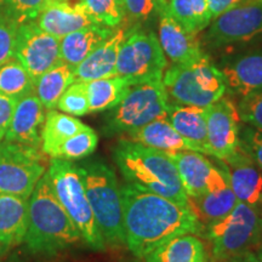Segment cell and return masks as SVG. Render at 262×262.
<instances>
[{
	"mask_svg": "<svg viewBox=\"0 0 262 262\" xmlns=\"http://www.w3.org/2000/svg\"><path fill=\"white\" fill-rule=\"evenodd\" d=\"M124 245L137 257H145L170 239L199 235L203 225L188 204L165 198L126 183L120 187Z\"/></svg>",
	"mask_w": 262,
	"mask_h": 262,
	"instance_id": "cell-1",
	"label": "cell"
},
{
	"mask_svg": "<svg viewBox=\"0 0 262 262\" xmlns=\"http://www.w3.org/2000/svg\"><path fill=\"white\" fill-rule=\"evenodd\" d=\"M83 241L79 229L57 201L48 173L28 198V225L24 243L33 254L54 255Z\"/></svg>",
	"mask_w": 262,
	"mask_h": 262,
	"instance_id": "cell-2",
	"label": "cell"
},
{
	"mask_svg": "<svg viewBox=\"0 0 262 262\" xmlns=\"http://www.w3.org/2000/svg\"><path fill=\"white\" fill-rule=\"evenodd\" d=\"M113 158L127 183L188 204L178 169L166 152L123 137L114 146Z\"/></svg>",
	"mask_w": 262,
	"mask_h": 262,
	"instance_id": "cell-3",
	"label": "cell"
},
{
	"mask_svg": "<svg viewBox=\"0 0 262 262\" xmlns=\"http://www.w3.org/2000/svg\"><path fill=\"white\" fill-rule=\"evenodd\" d=\"M77 166L104 244H124L122 192L116 172L101 160H86Z\"/></svg>",
	"mask_w": 262,
	"mask_h": 262,
	"instance_id": "cell-4",
	"label": "cell"
},
{
	"mask_svg": "<svg viewBox=\"0 0 262 262\" xmlns=\"http://www.w3.org/2000/svg\"><path fill=\"white\" fill-rule=\"evenodd\" d=\"M162 81L173 103L186 106L209 107L227 91L224 74L206 54L191 62L166 67Z\"/></svg>",
	"mask_w": 262,
	"mask_h": 262,
	"instance_id": "cell-5",
	"label": "cell"
},
{
	"mask_svg": "<svg viewBox=\"0 0 262 262\" xmlns=\"http://www.w3.org/2000/svg\"><path fill=\"white\" fill-rule=\"evenodd\" d=\"M47 173L57 201L79 229L83 241L95 250H103L106 244L91 210L78 166L70 160L50 159Z\"/></svg>",
	"mask_w": 262,
	"mask_h": 262,
	"instance_id": "cell-6",
	"label": "cell"
},
{
	"mask_svg": "<svg viewBox=\"0 0 262 262\" xmlns=\"http://www.w3.org/2000/svg\"><path fill=\"white\" fill-rule=\"evenodd\" d=\"M169 97L162 79L131 85L123 100L110 110L106 117L104 135H126L153 120L165 118Z\"/></svg>",
	"mask_w": 262,
	"mask_h": 262,
	"instance_id": "cell-7",
	"label": "cell"
},
{
	"mask_svg": "<svg viewBox=\"0 0 262 262\" xmlns=\"http://www.w3.org/2000/svg\"><path fill=\"white\" fill-rule=\"evenodd\" d=\"M211 244L212 262L237 258L261 245V226L257 208L238 202L235 208L206 227Z\"/></svg>",
	"mask_w": 262,
	"mask_h": 262,
	"instance_id": "cell-8",
	"label": "cell"
},
{
	"mask_svg": "<svg viewBox=\"0 0 262 262\" xmlns=\"http://www.w3.org/2000/svg\"><path fill=\"white\" fill-rule=\"evenodd\" d=\"M49 163L41 149L0 141V193L28 199Z\"/></svg>",
	"mask_w": 262,
	"mask_h": 262,
	"instance_id": "cell-9",
	"label": "cell"
},
{
	"mask_svg": "<svg viewBox=\"0 0 262 262\" xmlns=\"http://www.w3.org/2000/svg\"><path fill=\"white\" fill-rule=\"evenodd\" d=\"M168 61L153 32L136 29L125 35L119 48L116 75L131 84L162 79Z\"/></svg>",
	"mask_w": 262,
	"mask_h": 262,
	"instance_id": "cell-10",
	"label": "cell"
},
{
	"mask_svg": "<svg viewBox=\"0 0 262 262\" xmlns=\"http://www.w3.org/2000/svg\"><path fill=\"white\" fill-rule=\"evenodd\" d=\"M14 58L37 81L45 72L61 63L60 39L49 34L35 21L19 25L16 32Z\"/></svg>",
	"mask_w": 262,
	"mask_h": 262,
	"instance_id": "cell-11",
	"label": "cell"
},
{
	"mask_svg": "<svg viewBox=\"0 0 262 262\" xmlns=\"http://www.w3.org/2000/svg\"><path fill=\"white\" fill-rule=\"evenodd\" d=\"M205 40L211 47L245 42L262 35V3L245 0L219 15L209 25Z\"/></svg>",
	"mask_w": 262,
	"mask_h": 262,
	"instance_id": "cell-12",
	"label": "cell"
},
{
	"mask_svg": "<svg viewBox=\"0 0 262 262\" xmlns=\"http://www.w3.org/2000/svg\"><path fill=\"white\" fill-rule=\"evenodd\" d=\"M206 130L209 147L216 159H227L241 148V117L233 101L221 97L206 107Z\"/></svg>",
	"mask_w": 262,
	"mask_h": 262,
	"instance_id": "cell-13",
	"label": "cell"
},
{
	"mask_svg": "<svg viewBox=\"0 0 262 262\" xmlns=\"http://www.w3.org/2000/svg\"><path fill=\"white\" fill-rule=\"evenodd\" d=\"M238 204L225 172L215 168L208 181V188L196 196H188V205L201 221L203 227L221 220Z\"/></svg>",
	"mask_w": 262,
	"mask_h": 262,
	"instance_id": "cell-14",
	"label": "cell"
},
{
	"mask_svg": "<svg viewBox=\"0 0 262 262\" xmlns=\"http://www.w3.org/2000/svg\"><path fill=\"white\" fill-rule=\"evenodd\" d=\"M221 162V170L238 202L257 208L262 199V171L256 163L243 147Z\"/></svg>",
	"mask_w": 262,
	"mask_h": 262,
	"instance_id": "cell-15",
	"label": "cell"
},
{
	"mask_svg": "<svg viewBox=\"0 0 262 262\" xmlns=\"http://www.w3.org/2000/svg\"><path fill=\"white\" fill-rule=\"evenodd\" d=\"M45 116V107L35 93L22 97L16 103L4 140L40 149V134Z\"/></svg>",
	"mask_w": 262,
	"mask_h": 262,
	"instance_id": "cell-16",
	"label": "cell"
},
{
	"mask_svg": "<svg viewBox=\"0 0 262 262\" xmlns=\"http://www.w3.org/2000/svg\"><path fill=\"white\" fill-rule=\"evenodd\" d=\"M166 5V4H165ZM165 5L158 6L160 15L159 44L171 63H186L205 54L201 41L194 33L186 31L165 10Z\"/></svg>",
	"mask_w": 262,
	"mask_h": 262,
	"instance_id": "cell-17",
	"label": "cell"
},
{
	"mask_svg": "<svg viewBox=\"0 0 262 262\" xmlns=\"http://www.w3.org/2000/svg\"><path fill=\"white\" fill-rule=\"evenodd\" d=\"M37 25L42 31L62 39L70 33L97 24L78 2H52L38 16Z\"/></svg>",
	"mask_w": 262,
	"mask_h": 262,
	"instance_id": "cell-18",
	"label": "cell"
},
{
	"mask_svg": "<svg viewBox=\"0 0 262 262\" xmlns=\"http://www.w3.org/2000/svg\"><path fill=\"white\" fill-rule=\"evenodd\" d=\"M220 71L232 94L244 97L262 91V50L245 52L222 66Z\"/></svg>",
	"mask_w": 262,
	"mask_h": 262,
	"instance_id": "cell-19",
	"label": "cell"
},
{
	"mask_svg": "<svg viewBox=\"0 0 262 262\" xmlns=\"http://www.w3.org/2000/svg\"><path fill=\"white\" fill-rule=\"evenodd\" d=\"M125 35V29H117L98 45L83 62L74 67V80L86 83L116 75L118 52Z\"/></svg>",
	"mask_w": 262,
	"mask_h": 262,
	"instance_id": "cell-20",
	"label": "cell"
},
{
	"mask_svg": "<svg viewBox=\"0 0 262 262\" xmlns=\"http://www.w3.org/2000/svg\"><path fill=\"white\" fill-rule=\"evenodd\" d=\"M28 225V199L0 193V250L21 245Z\"/></svg>",
	"mask_w": 262,
	"mask_h": 262,
	"instance_id": "cell-21",
	"label": "cell"
},
{
	"mask_svg": "<svg viewBox=\"0 0 262 262\" xmlns=\"http://www.w3.org/2000/svg\"><path fill=\"white\" fill-rule=\"evenodd\" d=\"M166 119L173 129L193 143L199 152L212 157L206 130V107L170 103Z\"/></svg>",
	"mask_w": 262,
	"mask_h": 262,
	"instance_id": "cell-22",
	"label": "cell"
},
{
	"mask_svg": "<svg viewBox=\"0 0 262 262\" xmlns=\"http://www.w3.org/2000/svg\"><path fill=\"white\" fill-rule=\"evenodd\" d=\"M175 164L187 196H196L208 188V181L215 166L203 153L195 150L166 152Z\"/></svg>",
	"mask_w": 262,
	"mask_h": 262,
	"instance_id": "cell-23",
	"label": "cell"
},
{
	"mask_svg": "<svg viewBox=\"0 0 262 262\" xmlns=\"http://www.w3.org/2000/svg\"><path fill=\"white\" fill-rule=\"evenodd\" d=\"M123 137L143 146L150 147V148L163 150V152H181V150L199 152L193 143L182 137L173 129L166 117L153 120L147 125L126 134Z\"/></svg>",
	"mask_w": 262,
	"mask_h": 262,
	"instance_id": "cell-24",
	"label": "cell"
},
{
	"mask_svg": "<svg viewBox=\"0 0 262 262\" xmlns=\"http://www.w3.org/2000/svg\"><path fill=\"white\" fill-rule=\"evenodd\" d=\"M114 32L116 31L108 26L94 25L70 33L60 39L62 61L71 67H77Z\"/></svg>",
	"mask_w": 262,
	"mask_h": 262,
	"instance_id": "cell-25",
	"label": "cell"
},
{
	"mask_svg": "<svg viewBox=\"0 0 262 262\" xmlns=\"http://www.w3.org/2000/svg\"><path fill=\"white\" fill-rule=\"evenodd\" d=\"M145 262H208V251L194 234H183L165 242L147 254Z\"/></svg>",
	"mask_w": 262,
	"mask_h": 262,
	"instance_id": "cell-26",
	"label": "cell"
},
{
	"mask_svg": "<svg viewBox=\"0 0 262 262\" xmlns=\"http://www.w3.org/2000/svg\"><path fill=\"white\" fill-rule=\"evenodd\" d=\"M78 118L58 111L50 110L45 116L40 134V149L48 158H54L58 147L70 137L86 127Z\"/></svg>",
	"mask_w": 262,
	"mask_h": 262,
	"instance_id": "cell-27",
	"label": "cell"
},
{
	"mask_svg": "<svg viewBox=\"0 0 262 262\" xmlns=\"http://www.w3.org/2000/svg\"><path fill=\"white\" fill-rule=\"evenodd\" d=\"M74 81V68L61 62L35 81L34 93L45 110H56L58 100Z\"/></svg>",
	"mask_w": 262,
	"mask_h": 262,
	"instance_id": "cell-28",
	"label": "cell"
},
{
	"mask_svg": "<svg viewBox=\"0 0 262 262\" xmlns=\"http://www.w3.org/2000/svg\"><path fill=\"white\" fill-rule=\"evenodd\" d=\"M131 85L130 81L119 75L86 81L85 86L89 97L90 113L112 110L123 100Z\"/></svg>",
	"mask_w": 262,
	"mask_h": 262,
	"instance_id": "cell-29",
	"label": "cell"
},
{
	"mask_svg": "<svg viewBox=\"0 0 262 262\" xmlns=\"http://www.w3.org/2000/svg\"><path fill=\"white\" fill-rule=\"evenodd\" d=\"M165 10L186 31L194 34L204 31L212 21L208 0H169Z\"/></svg>",
	"mask_w": 262,
	"mask_h": 262,
	"instance_id": "cell-30",
	"label": "cell"
},
{
	"mask_svg": "<svg viewBox=\"0 0 262 262\" xmlns=\"http://www.w3.org/2000/svg\"><path fill=\"white\" fill-rule=\"evenodd\" d=\"M32 77L16 58L0 66V91L16 101L34 93Z\"/></svg>",
	"mask_w": 262,
	"mask_h": 262,
	"instance_id": "cell-31",
	"label": "cell"
},
{
	"mask_svg": "<svg viewBox=\"0 0 262 262\" xmlns=\"http://www.w3.org/2000/svg\"><path fill=\"white\" fill-rule=\"evenodd\" d=\"M98 143V136L90 126L84 127L79 133L66 140L58 147L52 159L79 160L93 155Z\"/></svg>",
	"mask_w": 262,
	"mask_h": 262,
	"instance_id": "cell-32",
	"label": "cell"
},
{
	"mask_svg": "<svg viewBox=\"0 0 262 262\" xmlns=\"http://www.w3.org/2000/svg\"><path fill=\"white\" fill-rule=\"evenodd\" d=\"M97 24L117 27L125 17L123 0H78Z\"/></svg>",
	"mask_w": 262,
	"mask_h": 262,
	"instance_id": "cell-33",
	"label": "cell"
},
{
	"mask_svg": "<svg viewBox=\"0 0 262 262\" xmlns=\"http://www.w3.org/2000/svg\"><path fill=\"white\" fill-rule=\"evenodd\" d=\"M52 0H0V14L18 26L35 21Z\"/></svg>",
	"mask_w": 262,
	"mask_h": 262,
	"instance_id": "cell-34",
	"label": "cell"
},
{
	"mask_svg": "<svg viewBox=\"0 0 262 262\" xmlns=\"http://www.w3.org/2000/svg\"><path fill=\"white\" fill-rule=\"evenodd\" d=\"M56 108L73 117H83L85 114H89L90 104L85 83L74 81L58 100Z\"/></svg>",
	"mask_w": 262,
	"mask_h": 262,
	"instance_id": "cell-35",
	"label": "cell"
},
{
	"mask_svg": "<svg viewBox=\"0 0 262 262\" xmlns=\"http://www.w3.org/2000/svg\"><path fill=\"white\" fill-rule=\"evenodd\" d=\"M237 108L242 122L262 129V91L242 97Z\"/></svg>",
	"mask_w": 262,
	"mask_h": 262,
	"instance_id": "cell-36",
	"label": "cell"
},
{
	"mask_svg": "<svg viewBox=\"0 0 262 262\" xmlns=\"http://www.w3.org/2000/svg\"><path fill=\"white\" fill-rule=\"evenodd\" d=\"M18 25L0 14V66L14 58L15 39Z\"/></svg>",
	"mask_w": 262,
	"mask_h": 262,
	"instance_id": "cell-37",
	"label": "cell"
},
{
	"mask_svg": "<svg viewBox=\"0 0 262 262\" xmlns=\"http://www.w3.org/2000/svg\"><path fill=\"white\" fill-rule=\"evenodd\" d=\"M241 145L262 171V129L250 125L241 127Z\"/></svg>",
	"mask_w": 262,
	"mask_h": 262,
	"instance_id": "cell-38",
	"label": "cell"
},
{
	"mask_svg": "<svg viewBox=\"0 0 262 262\" xmlns=\"http://www.w3.org/2000/svg\"><path fill=\"white\" fill-rule=\"evenodd\" d=\"M125 16L134 22H145L157 10V0H123Z\"/></svg>",
	"mask_w": 262,
	"mask_h": 262,
	"instance_id": "cell-39",
	"label": "cell"
},
{
	"mask_svg": "<svg viewBox=\"0 0 262 262\" xmlns=\"http://www.w3.org/2000/svg\"><path fill=\"white\" fill-rule=\"evenodd\" d=\"M16 103L15 98L8 96L0 91V141L4 140V136L8 131V127L11 122Z\"/></svg>",
	"mask_w": 262,
	"mask_h": 262,
	"instance_id": "cell-40",
	"label": "cell"
},
{
	"mask_svg": "<svg viewBox=\"0 0 262 262\" xmlns=\"http://www.w3.org/2000/svg\"><path fill=\"white\" fill-rule=\"evenodd\" d=\"M209 2V9H210L212 19L217 17L219 15L224 14V12L228 11L229 9L234 8L245 0H208Z\"/></svg>",
	"mask_w": 262,
	"mask_h": 262,
	"instance_id": "cell-41",
	"label": "cell"
},
{
	"mask_svg": "<svg viewBox=\"0 0 262 262\" xmlns=\"http://www.w3.org/2000/svg\"><path fill=\"white\" fill-rule=\"evenodd\" d=\"M238 262H262V258L258 257L255 251H249V253H245L242 256L237 257Z\"/></svg>",
	"mask_w": 262,
	"mask_h": 262,
	"instance_id": "cell-42",
	"label": "cell"
},
{
	"mask_svg": "<svg viewBox=\"0 0 262 262\" xmlns=\"http://www.w3.org/2000/svg\"><path fill=\"white\" fill-rule=\"evenodd\" d=\"M257 211H258V216H260V226H261V244H262V199H261L260 204L257 205Z\"/></svg>",
	"mask_w": 262,
	"mask_h": 262,
	"instance_id": "cell-43",
	"label": "cell"
},
{
	"mask_svg": "<svg viewBox=\"0 0 262 262\" xmlns=\"http://www.w3.org/2000/svg\"><path fill=\"white\" fill-rule=\"evenodd\" d=\"M255 254H256L258 257H261V258H262V244L260 245V247H258V248L256 249V250H255Z\"/></svg>",
	"mask_w": 262,
	"mask_h": 262,
	"instance_id": "cell-44",
	"label": "cell"
},
{
	"mask_svg": "<svg viewBox=\"0 0 262 262\" xmlns=\"http://www.w3.org/2000/svg\"><path fill=\"white\" fill-rule=\"evenodd\" d=\"M216 262H238L237 258H226V260H220Z\"/></svg>",
	"mask_w": 262,
	"mask_h": 262,
	"instance_id": "cell-45",
	"label": "cell"
},
{
	"mask_svg": "<svg viewBox=\"0 0 262 262\" xmlns=\"http://www.w3.org/2000/svg\"><path fill=\"white\" fill-rule=\"evenodd\" d=\"M52 2H68V0H52Z\"/></svg>",
	"mask_w": 262,
	"mask_h": 262,
	"instance_id": "cell-46",
	"label": "cell"
},
{
	"mask_svg": "<svg viewBox=\"0 0 262 262\" xmlns=\"http://www.w3.org/2000/svg\"><path fill=\"white\" fill-rule=\"evenodd\" d=\"M157 2H158V3H164V2H166V0H157Z\"/></svg>",
	"mask_w": 262,
	"mask_h": 262,
	"instance_id": "cell-47",
	"label": "cell"
},
{
	"mask_svg": "<svg viewBox=\"0 0 262 262\" xmlns=\"http://www.w3.org/2000/svg\"><path fill=\"white\" fill-rule=\"evenodd\" d=\"M255 2H258V3H262V0H255Z\"/></svg>",
	"mask_w": 262,
	"mask_h": 262,
	"instance_id": "cell-48",
	"label": "cell"
},
{
	"mask_svg": "<svg viewBox=\"0 0 262 262\" xmlns=\"http://www.w3.org/2000/svg\"><path fill=\"white\" fill-rule=\"evenodd\" d=\"M3 255V254H2ZM0 262H12V261H0Z\"/></svg>",
	"mask_w": 262,
	"mask_h": 262,
	"instance_id": "cell-49",
	"label": "cell"
},
{
	"mask_svg": "<svg viewBox=\"0 0 262 262\" xmlns=\"http://www.w3.org/2000/svg\"><path fill=\"white\" fill-rule=\"evenodd\" d=\"M2 254H5V253H3V251H2V250H0V255H2Z\"/></svg>",
	"mask_w": 262,
	"mask_h": 262,
	"instance_id": "cell-50",
	"label": "cell"
}]
</instances>
